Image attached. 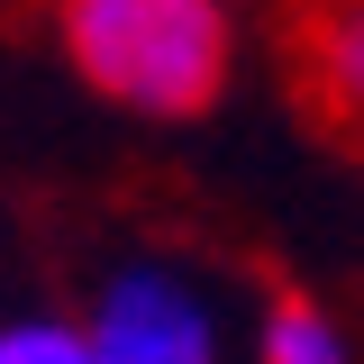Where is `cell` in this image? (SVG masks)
I'll return each mask as SVG.
<instances>
[{"instance_id": "5b68a950", "label": "cell", "mask_w": 364, "mask_h": 364, "mask_svg": "<svg viewBox=\"0 0 364 364\" xmlns=\"http://www.w3.org/2000/svg\"><path fill=\"white\" fill-rule=\"evenodd\" d=\"M0 364H91V337H82V310H0Z\"/></svg>"}, {"instance_id": "3957f363", "label": "cell", "mask_w": 364, "mask_h": 364, "mask_svg": "<svg viewBox=\"0 0 364 364\" xmlns=\"http://www.w3.org/2000/svg\"><path fill=\"white\" fill-rule=\"evenodd\" d=\"M255 364H364L355 355V328L310 301V291H273L264 301V328H255Z\"/></svg>"}, {"instance_id": "7a4b0ae2", "label": "cell", "mask_w": 364, "mask_h": 364, "mask_svg": "<svg viewBox=\"0 0 364 364\" xmlns=\"http://www.w3.org/2000/svg\"><path fill=\"white\" fill-rule=\"evenodd\" d=\"M91 364H228V301L182 255H109L82 301Z\"/></svg>"}, {"instance_id": "277c9868", "label": "cell", "mask_w": 364, "mask_h": 364, "mask_svg": "<svg viewBox=\"0 0 364 364\" xmlns=\"http://www.w3.org/2000/svg\"><path fill=\"white\" fill-rule=\"evenodd\" d=\"M310 73L328 91V109L364 119V0H328L310 18Z\"/></svg>"}, {"instance_id": "6da1fadb", "label": "cell", "mask_w": 364, "mask_h": 364, "mask_svg": "<svg viewBox=\"0 0 364 364\" xmlns=\"http://www.w3.org/2000/svg\"><path fill=\"white\" fill-rule=\"evenodd\" d=\"M64 64L128 119H200L219 109L237 64L228 0H64Z\"/></svg>"}]
</instances>
